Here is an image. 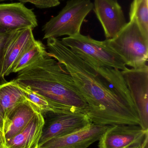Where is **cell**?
<instances>
[{"label":"cell","instance_id":"obj_6","mask_svg":"<svg viewBox=\"0 0 148 148\" xmlns=\"http://www.w3.org/2000/svg\"><path fill=\"white\" fill-rule=\"evenodd\" d=\"M42 114L44 123L39 146L53 138L83 130L92 123L87 115L83 113L48 112Z\"/></svg>","mask_w":148,"mask_h":148},{"label":"cell","instance_id":"obj_3","mask_svg":"<svg viewBox=\"0 0 148 148\" xmlns=\"http://www.w3.org/2000/svg\"><path fill=\"white\" fill-rule=\"evenodd\" d=\"M105 40L123 59L126 66L137 69L147 65L148 40L144 37L135 19L129 20L114 37Z\"/></svg>","mask_w":148,"mask_h":148},{"label":"cell","instance_id":"obj_13","mask_svg":"<svg viewBox=\"0 0 148 148\" xmlns=\"http://www.w3.org/2000/svg\"><path fill=\"white\" fill-rule=\"evenodd\" d=\"M44 123L43 115L37 112L23 130L5 140L4 148H38Z\"/></svg>","mask_w":148,"mask_h":148},{"label":"cell","instance_id":"obj_24","mask_svg":"<svg viewBox=\"0 0 148 148\" xmlns=\"http://www.w3.org/2000/svg\"><path fill=\"white\" fill-rule=\"evenodd\" d=\"M0 148H4V144L0 143Z\"/></svg>","mask_w":148,"mask_h":148},{"label":"cell","instance_id":"obj_14","mask_svg":"<svg viewBox=\"0 0 148 148\" xmlns=\"http://www.w3.org/2000/svg\"><path fill=\"white\" fill-rule=\"evenodd\" d=\"M37 112L40 111L27 100L16 107L5 122L3 132L5 140L23 130Z\"/></svg>","mask_w":148,"mask_h":148},{"label":"cell","instance_id":"obj_4","mask_svg":"<svg viewBox=\"0 0 148 148\" xmlns=\"http://www.w3.org/2000/svg\"><path fill=\"white\" fill-rule=\"evenodd\" d=\"M93 8L90 0H69L59 14L43 27V39L80 34L84 19Z\"/></svg>","mask_w":148,"mask_h":148},{"label":"cell","instance_id":"obj_17","mask_svg":"<svg viewBox=\"0 0 148 148\" xmlns=\"http://www.w3.org/2000/svg\"><path fill=\"white\" fill-rule=\"evenodd\" d=\"M129 16V20H136L144 37L148 40V0H134Z\"/></svg>","mask_w":148,"mask_h":148},{"label":"cell","instance_id":"obj_2","mask_svg":"<svg viewBox=\"0 0 148 148\" xmlns=\"http://www.w3.org/2000/svg\"><path fill=\"white\" fill-rule=\"evenodd\" d=\"M29 88L47 99L53 112L86 114L88 106L69 73L48 52L18 73L12 80Z\"/></svg>","mask_w":148,"mask_h":148},{"label":"cell","instance_id":"obj_16","mask_svg":"<svg viewBox=\"0 0 148 148\" xmlns=\"http://www.w3.org/2000/svg\"><path fill=\"white\" fill-rule=\"evenodd\" d=\"M47 51L40 41L36 40L21 55L12 69V73H18L44 56Z\"/></svg>","mask_w":148,"mask_h":148},{"label":"cell","instance_id":"obj_20","mask_svg":"<svg viewBox=\"0 0 148 148\" xmlns=\"http://www.w3.org/2000/svg\"><path fill=\"white\" fill-rule=\"evenodd\" d=\"M4 124H5V121L4 118L0 113V130L3 131L4 129Z\"/></svg>","mask_w":148,"mask_h":148},{"label":"cell","instance_id":"obj_12","mask_svg":"<svg viewBox=\"0 0 148 148\" xmlns=\"http://www.w3.org/2000/svg\"><path fill=\"white\" fill-rule=\"evenodd\" d=\"M111 126L92 123L83 130L50 139L39 146L38 148H87L99 141Z\"/></svg>","mask_w":148,"mask_h":148},{"label":"cell","instance_id":"obj_11","mask_svg":"<svg viewBox=\"0 0 148 148\" xmlns=\"http://www.w3.org/2000/svg\"><path fill=\"white\" fill-rule=\"evenodd\" d=\"M94 8L107 39L114 37L127 23L117 0H94Z\"/></svg>","mask_w":148,"mask_h":148},{"label":"cell","instance_id":"obj_1","mask_svg":"<svg viewBox=\"0 0 148 148\" xmlns=\"http://www.w3.org/2000/svg\"><path fill=\"white\" fill-rule=\"evenodd\" d=\"M50 56L63 65L99 125H140L136 108L120 70L81 58L57 38L47 39Z\"/></svg>","mask_w":148,"mask_h":148},{"label":"cell","instance_id":"obj_10","mask_svg":"<svg viewBox=\"0 0 148 148\" xmlns=\"http://www.w3.org/2000/svg\"><path fill=\"white\" fill-rule=\"evenodd\" d=\"M37 25L36 16L23 3L0 4V29L3 31L11 32L27 28L33 29Z\"/></svg>","mask_w":148,"mask_h":148},{"label":"cell","instance_id":"obj_7","mask_svg":"<svg viewBox=\"0 0 148 148\" xmlns=\"http://www.w3.org/2000/svg\"><path fill=\"white\" fill-rule=\"evenodd\" d=\"M136 108L140 126L148 130V66L121 71Z\"/></svg>","mask_w":148,"mask_h":148},{"label":"cell","instance_id":"obj_9","mask_svg":"<svg viewBox=\"0 0 148 148\" xmlns=\"http://www.w3.org/2000/svg\"><path fill=\"white\" fill-rule=\"evenodd\" d=\"M148 130L140 125H111L99 140V148H129L142 144Z\"/></svg>","mask_w":148,"mask_h":148},{"label":"cell","instance_id":"obj_19","mask_svg":"<svg viewBox=\"0 0 148 148\" xmlns=\"http://www.w3.org/2000/svg\"><path fill=\"white\" fill-rule=\"evenodd\" d=\"M10 32H6L0 29V73L1 69V61L2 56L4 45L6 42V40ZM2 84L1 79H0V85Z\"/></svg>","mask_w":148,"mask_h":148},{"label":"cell","instance_id":"obj_21","mask_svg":"<svg viewBox=\"0 0 148 148\" xmlns=\"http://www.w3.org/2000/svg\"><path fill=\"white\" fill-rule=\"evenodd\" d=\"M5 140L4 138V134L3 131L0 130V143L4 144L5 143Z\"/></svg>","mask_w":148,"mask_h":148},{"label":"cell","instance_id":"obj_15","mask_svg":"<svg viewBox=\"0 0 148 148\" xmlns=\"http://www.w3.org/2000/svg\"><path fill=\"white\" fill-rule=\"evenodd\" d=\"M27 100L13 81L0 85V113L6 121L10 113Z\"/></svg>","mask_w":148,"mask_h":148},{"label":"cell","instance_id":"obj_5","mask_svg":"<svg viewBox=\"0 0 148 148\" xmlns=\"http://www.w3.org/2000/svg\"><path fill=\"white\" fill-rule=\"evenodd\" d=\"M61 40L81 58L120 71L127 68L123 59L107 44L106 40H96L81 33Z\"/></svg>","mask_w":148,"mask_h":148},{"label":"cell","instance_id":"obj_18","mask_svg":"<svg viewBox=\"0 0 148 148\" xmlns=\"http://www.w3.org/2000/svg\"><path fill=\"white\" fill-rule=\"evenodd\" d=\"M12 0H0V1H4ZM21 3H30L39 8H47L58 6L60 4L61 0H17ZM63 1V0H62Z\"/></svg>","mask_w":148,"mask_h":148},{"label":"cell","instance_id":"obj_23","mask_svg":"<svg viewBox=\"0 0 148 148\" xmlns=\"http://www.w3.org/2000/svg\"><path fill=\"white\" fill-rule=\"evenodd\" d=\"M148 141L145 143V145H144V147L143 148H148Z\"/></svg>","mask_w":148,"mask_h":148},{"label":"cell","instance_id":"obj_8","mask_svg":"<svg viewBox=\"0 0 148 148\" xmlns=\"http://www.w3.org/2000/svg\"><path fill=\"white\" fill-rule=\"evenodd\" d=\"M35 40L33 29L30 28L10 32L4 45L1 61L0 79L2 84L7 82L5 77L12 73L16 62Z\"/></svg>","mask_w":148,"mask_h":148},{"label":"cell","instance_id":"obj_22","mask_svg":"<svg viewBox=\"0 0 148 148\" xmlns=\"http://www.w3.org/2000/svg\"><path fill=\"white\" fill-rule=\"evenodd\" d=\"M147 141H148V138L146 139V140L144 141V142H143L142 144H140V145H139V146H135V147H132L129 148H143L145 143H146Z\"/></svg>","mask_w":148,"mask_h":148}]
</instances>
